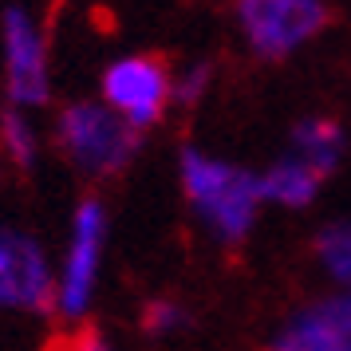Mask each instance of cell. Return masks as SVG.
<instances>
[{
  "mask_svg": "<svg viewBox=\"0 0 351 351\" xmlns=\"http://www.w3.org/2000/svg\"><path fill=\"white\" fill-rule=\"evenodd\" d=\"M178 190L193 225L221 249H241L265 213L261 170L186 143L178 150Z\"/></svg>",
  "mask_w": 351,
  "mask_h": 351,
  "instance_id": "1",
  "label": "cell"
},
{
  "mask_svg": "<svg viewBox=\"0 0 351 351\" xmlns=\"http://www.w3.org/2000/svg\"><path fill=\"white\" fill-rule=\"evenodd\" d=\"M143 143L146 134L119 119L99 95L67 99L51 111L48 123V146L60 154V162L95 186L127 174L143 154Z\"/></svg>",
  "mask_w": 351,
  "mask_h": 351,
  "instance_id": "2",
  "label": "cell"
},
{
  "mask_svg": "<svg viewBox=\"0 0 351 351\" xmlns=\"http://www.w3.org/2000/svg\"><path fill=\"white\" fill-rule=\"evenodd\" d=\"M111 256V206L107 197L87 190L67 213L64 245L56 249V319L80 328L91 319L107 276Z\"/></svg>",
  "mask_w": 351,
  "mask_h": 351,
  "instance_id": "3",
  "label": "cell"
},
{
  "mask_svg": "<svg viewBox=\"0 0 351 351\" xmlns=\"http://www.w3.org/2000/svg\"><path fill=\"white\" fill-rule=\"evenodd\" d=\"M0 95L8 107L51 111L56 103V51L44 12L32 0L0 4Z\"/></svg>",
  "mask_w": 351,
  "mask_h": 351,
  "instance_id": "4",
  "label": "cell"
},
{
  "mask_svg": "<svg viewBox=\"0 0 351 351\" xmlns=\"http://www.w3.org/2000/svg\"><path fill=\"white\" fill-rule=\"evenodd\" d=\"M0 316H56V253L44 233L20 221H0Z\"/></svg>",
  "mask_w": 351,
  "mask_h": 351,
  "instance_id": "5",
  "label": "cell"
},
{
  "mask_svg": "<svg viewBox=\"0 0 351 351\" xmlns=\"http://www.w3.org/2000/svg\"><path fill=\"white\" fill-rule=\"evenodd\" d=\"M332 24L328 0H233V28L261 64H285Z\"/></svg>",
  "mask_w": 351,
  "mask_h": 351,
  "instance_id": "6",
  "label": "cell"
},
{
  "mask_svg": "<svg viewBox=\"0 0 351 351\" xmlns=\"http://www.w3.org/2000/svg\"><path fill=\"white\" fill-rule=\"evenodd\" d=\"M99 99L138 134H150L174 111V67L154 51L114 56L99 71Z\"/></svg>",
  "mask_w": 351,
  "mask_h": 351,
  "instance_id": "7",
  "label": "cell"
},
{
  "mask_svg": "<svg viewBox=\"0 0 351 351\" xmlns=\"http://www.w3.org/2000/svg\"><path fill=\"white\" fill-rule=\"evenodd\" d=\"M351 343V288H328L272 328L265 351H339Z\"/></svg>",
  "mask_w": 351,
  "mask_h": 351,
  "instance_id": "8",
  "label": "cell"
},
{
  "mask_svg": "<svg viewBox=\"0 0 351 351\" xmlns=\"http://www.w3.org/2000/svg\"><path fill=\"white\" fill-rule=\"evenodd\" d=\"M285 150L328 182L343 166V158H348V130L339 127L335 119H328V114H304L288 130Z\"/></svg>",
  "mask_w": 351,
  "mask_h": 351,
  "instance_id": "9",
  "label": "cell"
},
{
  "mask_svg": "<svg viewBox=\"0 0 351 351\" xmlns=\"http://www.w3.org/2000/svg\"><path fill=\"white\" fill-rule=\"evenodd\" d=\"M324 178L316 170H308L300 158L292 154H280L272 158L269 166H261V193H265V206H276L285 213H300V209H312L324 193Z\"/></svg>",
  "mask_w": 351,
  "mask_h": 351,
  "instance_id": "10",
  "label": "cell"
},
{
  "mask_svg": "<svg viewBox=\"0 0 351 351\" xmlns=\"http://www.w3.org/2000/svg\"><path fill=\"white\" fill-rule=\"evenodd\" d=\"M48 150V134L40 130L36 111L24 107H0V158L8 162L16 174H32Z\"/></svg>",
  "mask_w": 351,
  "mask_h": 351,
  "instance_id": "11",
  "label": "cell"
},
{
  "mask_svg": "<svg viewBox=\"0 0 351 351\" xmlns=\"http://www.w3.org/2000/svg\"><path fill=\"white\" fill-rule=\"evenodd\" d=\"M312 261L328 288H351V217L324 221L312 237Z\"/></svg>",
  "mask_w": 351,
  "mask_h": 351,
  "instance_id": "12",
  "label": "cell"
},
{
  "mask_svg": "<svg viewBox=\"0 0 351 351\" xmlns=\"http://www.w3.org/2000/svg\"><path fill=\"white\" fill-rule=\"evenodd\" d=\"M138 328H143L146 339H178L193 328V312L186 300L178 296H150L138 312Z\"/></svg>",
  "mask_w": 351,
  "mask_h": 351,
  "instance_id": "13",
  "label": "cell"
},
{
  "mask_svg": "<svg viewBox=\"0 0 351 351\" xmlns=\"http://www.w3.org/2000/svg\"><path fill=\"white\" fill-rule=\"evenodd\" d=\"M217 83V67L213 60L197 56V60H186L182 67H174V107H202Z\"/></svg>",
  "mask_w": 351,
  "mask_h": 351,
  "instance_id": "14",
  "label": "cell"
},
{
  "mask_svg": "<svg viewBox=\"0 0 351 351\" xmlns=\"http://www.w3.org/2000/svg\"><path fill=\"white\" fill-rule=\"evenodd\" d=\"M64 351H123V348H119L103 328H87V324H80V328L71 332V339L64 343Z\"/></svg>",
  "mask_w": 351,
  "mask_h": 351,
  "instance_id": "15",
  "label": "cell"
},
{
  "mask_svg": "<svg viewBox=\"0 0 351 351\" xmlns=\"http://www.w3.org/2000/svg\"><path fill=\"white\" fill-rule=\"evenodd\" d=\"M339 351H351V343H348V348H339Z\"/></svg>",
  "mask_w": 351,
  "mask_h": 351,
  "instance_id": "16",
  "label": "cell"
}]
</instances>
